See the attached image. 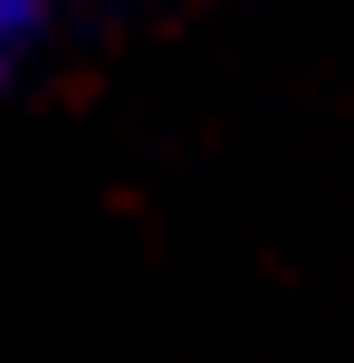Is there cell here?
Returning a JSON list of instances; mask_svg holds the SVG:
<instances>
[{
    "mask_svg": "<svg viewBox=\"0 0 354 363\" xmlns=\"http://www.w3.org/2000/svg\"><path fill=\"white\" fill-rule=\"evenodd\" d=\"M48 29H57V0H0V96L29 77V57L48 48Z\"/></svg>",
    "mask_w": 354,
    "mask_h": 363,
    "instance_id": "1",
    "label": "cell"
}]
</instances>
